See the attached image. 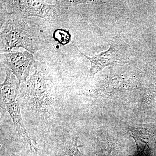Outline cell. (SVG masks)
Listing matches in <instances>:
<instances>
[{"label":"cell","instance_id":"1","mask_svg":"<svg viewBox=\"0 0 156 156\" xmlns=\"http://www.w3.org/2000/svg\"><path fill=\"white\" fill-rule=\"evenodd\" d=\"M34 72L20 84V100L32 111L48 115L56 104L54 84L49 67L44 62L35 61Z\"/></svg>","mask_w":156,"mask_h":156},{"label":"cell","instance_id":"2","mask_svg":"<svg viewBox=\"0 0 156 156\" xmlns=\"http://www.w3.org/2000/svg\"><path fill=\"white\" fill-rule=\"evenodd\" d=\"M2 28L0 34L1 53L17 51L22 48L34 54L46 45L45 40L28 25L26 19L11 17L6 20Z\"/></svg>","mask_w":156,"mask_h":156},{"label":"cell","instance_id":"3","mask_svg":"<svg viewBox=\"0 0 156 156\" xmlns=\"http://www.w3.org/2000/svg\"><path fill=\"white\" fill-rule=\"evenodd\" d=\"M4 68L6 72V77L0 85L1 118L4 117L6 112L9 113L19 136L27 143L30 150L36 153L37 149L32 142L21 115L20 103V84L9 68Z\"/></svg>","mask_w":156,"mask_h":156},{"label":"cell","instance_id":"4","mask_svg":"<svg viewBox=\"0 0 156 156\" xmlns=\"http://www.w3.org/2000/svg\"><path fill=\"white\" fill-rule=\"evenodd\" d=\"M1 28L11 17L26 19L31 16L55 19L58 14L57 3L50 5L44 1H1Z\"/></svg>","mask_w":156,"mask_h":156},{"label":"cell","instance_id":"5","mask_svg":"<svg viewBox=\"0 0 156 156\" xmlns=\"http://www.w3.org/2000/svg\"><path fill=\"white\" fill-rule=\"evenodd\" d=\"M1 66L7 67L13 73L20 83H23L30 76L33 66V54L28 51H14L8 53H1Z\"/></svg>","mask_w":156,"mask_h":156},{"label":"cell","instance_id":"6","mask_svg":"<svg viewBox=\"0 0 156 156\" xmlns=\"http://www.w3.org/2000/svg\"><path fill=\"white\" fill-rule=\"evenodd\" d=\"M80 52L91 63V67L88 73V76L90 78H94L96 74L102 70L106 66L120 63V53L113 45H110L107 51L94 56H87L80 50Z\"/></svg>","mask_w":156,"mask_h":156},{"label":"cell","instance_id":"7","mask_svg":"<svg viewBox=\"0 0 156 156\" xmlns=\"http://www.w3.org/2000/svg\"><path fill=\"white\" fill-rule=\"evenodd\" d=\"M53 156H83L79 150L77 140L67 142L57 149Z\"/></svg>","mask_w":156,"mask_h":156}]
</instances>
